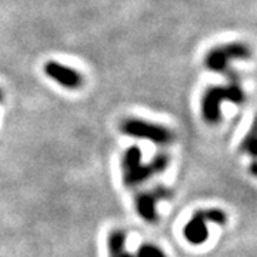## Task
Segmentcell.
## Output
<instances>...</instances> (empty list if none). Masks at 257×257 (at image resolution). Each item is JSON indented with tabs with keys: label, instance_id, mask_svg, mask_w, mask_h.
I'll use <instances>...</instances> for the list:
<instances>
[{
	"label": "cell",
	"instance_id": "6da1fadb",
	"mask_svg": "<svg viewBox=\"0 0 257 257\" xmlns=\"http://www.w3.org/2000/svg\"><path fill=\"white\" fill-rule=\"evenodd\" d=\"M224 100L231 101L237 106L243 104L246 100V94L234 73L230 74L229 83L226 86H213L203 94L202 114L203 119L209 124H216L221 120V103Z\"/></svg>",
	"mask_w": 257,
	"mask_h": 257
},
{
	"label": "cell",
	"instance_id": "7a4b0ae2",
	"mask_svg": "<svg viewBox=\"0 0 257 257\" xmlns=\"http://www.w3.org/2000/svg\"><path fill=\"white\" fill-rule=\"evenodd\" d=\"M251 55V50L248 49L247 45L244 43H227V45H221V46L213 47L209 50V53L204 57V64L207 67V70L216 72L221 74L233 73L230 70V62L231 60H246Z\"/></svg>",
	"mask_w": 257,
	"mask_h": 257
},
{
	"label": "cell",
	"instance_id": "3957f363",
	"mask_svg": "<svg viewBox=\"0 0 257 257\" xmlns=\"http://www.w3.org/2000/svg\"><path fill=\"white\" fill-rule=\"evenodd\" d=\"M120 130L130 138L145 139L156 145H169L175 140V135L170 128L147 120L124 119L120 124Z\"/></svg>",
	"mask_w": 257,
	"mask_h": 257
},
{
	"label": "cell",
	"instance_id": "277c9868",
	"mask_svg": "<svg viewBox=\"0 0 257 257\" xmlns=\"http://www.w3.org/2000/svg\"><path fill=\"white\" fill-rule=\"evenodd\" d=\"M45 73L49 79L55 80L57 84L63 86L64 89L69 90H76L83 86V76L79 70H76L70 66L59 63L55 60H49L43 67Z\"/></svg>",
	"mask_w": 257,
	"mask_h": 257
},
{
	"label": "cell",
	"instance_id": "5b68a950",
	"mask_svg": "<svg viewBox=\"0 0 257 257\" xmlns=\"http://www.w3.org/2000/svg\"><path fill=\"white\" fill-rule=\"evenodd\" d=\"M167 166H169V156L165 153H160V155L153 157L150 163H147V165L140 163L136 167L124 172V183L128 187L138 186L142 182H146L147 179H150L152 176L165 172Z\"/></svg>",
	"mask_w": 257,
	"mask_h": 257
},
{
	"label": "cell",
	"instance_id": "8992f818",
	"mask_svg": "<svg viewBox=\"0 0 257 257\" xmlns=\"http://www.w3.org/2000/svg\"><path fill=\"white\" fill-rule=\"evenodd\" d=\"M170 197H172V192L165 187H156L153 192L140 193L136 197V209H138L139 216L143 220L150 221V223L156 221L157 200H165V199H170Z\"/></svg>",
	"mask_w": 257,
	"mask_h": 257
},
{
	"label": "cell",
	"instance_id": "52a82bcc",
	"mask_svg": "<svg viewBox=\"0 0 257 257\" xmlns=\"http://www.w3.org/2000/svg\"><path fill=\"white\" fill-rule=\"evenodd\" d=\"M207 219L204 210L196 211L192 216V219L186 223L183 229V234L186 240L192 244H203L209 237L207 230Z\"/></svg>",
	"mask_w": 257,
	"mask_h": 257
},
{
	"label": "cell",
	"instance_id": "ba28073f",
	"mask_svg": "<svg viewBox=\"0 0 257 257\" xmlns=\"http://www.w3.org/2000/svg\"><path fill=\"white\" fill-rule=\"evenodd\" d=\"M107 248L110 257H117L126 250V234L121 230L111 231L107 237Z\"/></svg>",
	"mask_w": 257,
	"mask_h": 257
},
{
	"label": "cell",
	"instance_id": "9c48e42d",
	"mask_svg": "<svg viewBox=\"0 0 257 257\" xmlns=\"http://www.w3.org/2000/svg\"><path fill=\"white\" fill-rule=\"evenodd\" d=\"M136 257H166L162 248H159L157 246L153 244H143L140 246L138 250V256Z\"/></svg>",
	"mask_w": 257,
	"mask_h": 257
},
{
	"label": "cell",
	"instance_id": "30bf717a",
	"mask_svg": "<svg viewBox=\"0 0 257 257\" xmlns=\"http://www.w3.org/2000/svg\"><path fill=\"white\" fill-rule=\"evenodd\" d=\"M206 213V219L207 221L216 223V224H224L227 221L226 213L220 209H210V210H204Z\"/></svg>",
	"mask_w": 257,
	"mask_h": 257
},
{
	"label": "cell",
	"instance_id": "8fae6325",
	"mask_svg": "<svg viewBox=\"0 0 257 257\" xmlns=\"http://www.w3.org/2000/svg\"><path fill=\"white\" fill-rule=\"evenodd\" d=\"M241 149H243V150H246V152H247V153H250V155H251L253 157L256 156L257 145H256V138H254V133H253V132L248 135L247 138L243 140Z\"/></svg>",
	"mask_w": 257,
	"mask_h": 257
},
{
	"label": "cell",
	"instance_id": "7c38bea8",
	"mask_svg": "<svg viewBox=\"0 0 257 257\" xmlns=\"http://www.w3.org/2000/svg\"><path fill=\"white\" fill-rule=\"evenodd\" d=\"M117 257H136V256H133V254H130V253H127V251L124 250V251H123L121 254H119V256H117Z\"/></svg>",
	"mask_w": 257,
	"mask_h": 257
},
{
	"label": "cell",
	"instance_id": "4fadbf2b",
	"mask_svg": "<svg viewBox=\"0 0 257 257\" xmlns=\"http://www.w3.org/2000/svg\"><path fill=\"white\" fill-rule=\"evenodd\" d=\"M0 101H3V92H2V89H0Z\"/></svg>",
	"mask_w": 257,
	"mask_h": 257
}]
</instances>
